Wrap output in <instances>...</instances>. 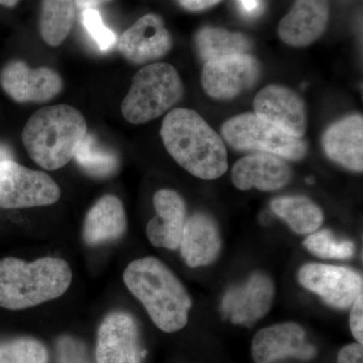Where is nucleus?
<instances>
[{
	"label": "nucleus",
	"mask_w": 363,
	"mask_h": 363,
	"mask_svg": "<svg viewBox=\"0 0 363 363\" xmlns=\"http://www.w3.org/2000/svg\"><path fill=\"white\" fill-rule=\"evenodd\" d=\"M0 85L18 104L48 102L64 88L63 79L49 67L30 68L21 60L9 62L0 72Z\"/></svg>",
	"instance_id": "obj_11"
},
{
	"label": "nucleus",
	"mask_w": 363,
	"mask_h": 363,
	"mask_svg": "<svg viewBox=\"0 0 363 363\" xmlns=\"http://www.w3.org/2000/svg\"><path fill=\"white\" fill-rule=\"evenodd\" d=\"M74 20V0H43L39 21L40 37L51 47H58L70 33Z\"/></svg>",
	"instance_id": "obj_24"
},
{
	"label": "nucleus",
	"mask_w": 363,
	"mask_h": 363,
	"mask_svg": "<svg viewBox=\"0 0 363 363\" xmlns=\"http://www.w3.org/2000/svg\"><path fill=\"white\" fill-rule=\"evenodd\" d=\"M338 363H363L362 344L351 343L339 351Z\"/></svg>",
	"instance_id": "obj_31"
},
{
	"label": "nucleus",
	"mask_w": 363,
	"mask_h": 363,
	"mask_svg": "<svg viewBox=\"0 0 363 363\" xmlns=\"http://www.w3.org/2000/svg\"><path fill=\"white\" fill-rule=\"evenodd\" d=\"M72 279L70 266L59 257L0 259V307L18 311L54 300L68 291Z\"/></svg>",
	"instance_id": "obj_4"
},
{
	"label": "nucleus",
	"mask_w": 363,
	"mask_h": 363,
	"mask_svg": "<svg viewBox=\"0 0 363 363\" xmlns=\"http://www.w3.org/2000/svg\"><path fill=\"white\" fill-rule=\"evenodd\" d=\"M326 156L353 172L363 169V118L352 114L329 126L322 138Z\"/></svg>",
	"instance_id": "obj_19"
},
{
	"label": "nucleus",
	"mask_w": 363,
	"mask_h": 363,
	"mask_svg": "<svg viewBox=\"0 0 363 363\" xmlns=\"http://www.w3.org/2000/svg\"><path fill=\"white\" fill-rule=\"evenodd\" d=\"M253 113L296 138L306 135L307 108L302 97L290 88L269 85L253 100Z\"/></svg>",
	"instance_id": "obj_13"
},
{
	"label": "nucleus",
	"mask_w": 363,
	"mask_h": 363,
	"mask_svg": "<svg viewBox=\"0 0 363 363\" xmlns=\"http://www.w3.org/2000/svg\"><path fill=\"white\" fill-rule=\"evenodd\" d=\"M58 363H92L84 344L71 336H62L57 341Z\"/></svg>",
	"instance_id": "obj_29"
},
{
	"label": "nucleus",
	"mask_w": 363,
	"mask_h": 363,
	"mask_svg": "<svg viewBox=\"0 0 363 363\" xmlns=\"http://www.w3.org/2000/svg\"><path fill=\"white\" fill-rule=\"evenodd\" d=\"M47 348L37 339L23 337L0 344V363H48Z\"/></svg>",
	"instance_id": "obj_27"
},
{
	"label": "nucleus",
	"mask_w": 363,
	"mask_h": 363,
	"mask_svg": "<svg viewBox=\"0 0 363 363\" xmlns=\"http://www.w3.org/2000/svg\"><path fill=\"white\" fill-rule=\"evenodd\" d=\"M252 353L255 363H276L289 357L307 362L316 357L317 350L307 342L302 326L289 322L257 332L253 337Z\"/></svg>",
	"instance_id": "obj_14"
},
{
	"label": "nucleus",
	"mask_w": 363,
	"mask_h": 363,
	"mask_svg": "<svg viewBox=\"0 0 363 363\" xmlns=\"http://www.w3.org/2000/svg\"><path fill=\"white\" fill-rule=\"evenodd\" d=\"M161 136L169 156L191 175L215 180L228 169L223 138L192 109L169 111L162 121Z\"/></svg>",
	"instance_id": "obj_1"
},
{
	"label": "nucleus",
	"mask_w": 363,
	"mask_h": 363,
	"mask_svg": "<svg viewBox=\"0 0 363 363\" xmlns=\"http://www.w3.org/2000/svg\"><path fill=\"white\" fill-rule=\"evenodd\" d=\"M298 279L306 290L336 309H347L363 294L362 274L350 267L313 262L301 267Z\"/></svg>",
	"instance_id": "obj_9"
},
{
	"label": "nucleus",
	"mask_w": 363,
	"mask_h": 363,
	"mask_svg": "<svg viewBox=\"0 0 363 363\" xmlns=\"http://www.w3.org/2000/svg\"><path fill=\"white\" fill-rule=\"evenodd\" d=\"M116 45L124 58L138 65L166 56L171 51L173 40L162 18L150 13L123 32Z\"/></svg>",
	"instance_id": "obj_15"
},
{
	"label": "nucleus",
	"mask_w": 363,
	"mask_h": 363,
	"mask_svg": "<svg viewBox=\"0 0 363 363\" xmlns=\"http://www.w3.org/2000/svg\"><path fill=\"white\" fill-rule=\"evenodd\" d=\"M82 25L100 51L108 52L116 47L118 38L113 30L105 26L101 14L97 9H83Z\"/></svg>",
	"instance_id": "obj_28"
},
{
	"label": "nucleus",
	"mask_w": 363,
	"mask_h": 363,
	"mask_svg": "<svg viewBox=\"0 0 363 363\" xmlns=\"http://www.w3.org/2000/svg\"><path fill=\"white\" fill-rule=\"evenodd\" d=\"M218 226L204 213L187 218L181 240V255L190 267L209 266L221 252Z\"/></svg>",
	"instance_id": "obj_20"
},
{
	"label": "nucleus",
	"mask_w": 363,
	"mask_h": 363,
	"mask_svg": "<svg viewBox=\"0 0 363 363\" xmlns=\"http://www.w3.org/2000/svg\"><path fill=\"white\" fill-rule=\"evenodd\" d=\"M177 1L187 11H201L215 6L221 0H177Z\"/></svg>",
	"instance_id": "obj_32"
},
{
	"label": "nucleus",
	"mask_w": 363,
	"mask_h": 363,
	"mask_svg": "<svg viewBox=\"0 0 363 363\" xmlns=\"http://www.w3.org/2000/svg\"><path fill=\"white\" fill-rule=\"evenodd\" d=\"M272 212L283 219L294 233L311 234L317 231L324 221L321 208L305 196H283L271 203Z\"/></svg>",
	"instance_id": "obj_22"
},
{
	"label": "nucleus",
	"mask_w": 363,
	"mask_h": 363,
	"mask_svg": "<svg viewBox=\"0 0 363 363\" xmlns=\"http://www.w3.org/2000/svg\"><path fill=\"white\" fill-rule=\"evenodd\" d=\"M145 354L135 318L121 311L104 318L97 332V363H142Z\"/></svg>",
	"instance_id": "obj_10"
},
{
	"label": "nucleus",
	"mask_w": 363,
	"mask_h": 363,
	"mask_svg": "<svg viewBox=\"0 0 363 363\" xmlns=\"http://www.w3.org/2000/svg\"><path fill=\"white\" fill-rule=\"evenodd\" d=\"M350 326L353 337L358 343L363 342V294L351 306Z\"/></svg>",
	"instance_id": "obj_30"
},
{
	"label": "nucleus",
	"mask_w": 363,
	"mask_h": 363,
	"mask_svg": "<svg viewBox=\"0 0 363 363\" xmlns=\"http://www.w3.org/2000/svg\"><path fill=\"white\" fill-rule=\"evenodd\" d=\"M195 44L198 55L205 63L233 55L248 54L252 48V40L243 33L219 28H202L196 35Z\"/></svg>",
	"instance_id": "obj_23"
},
{
	"label": "nucleus",
	"mask_w": 363,
	"mask_h": 363,
	"mask_svg": "<svg viewBox=\"0 0 363 363\" xmlns=\"http://www.w3.org/2000/svg\"><path fill=\"white\" fill-rule=\"evenodd\" d=\"M241 11L247 16H255L262 11V0H238Z\"/></svg>",
	"instance_id": "obj_33"
},
{
	"label": "nucleus",
	"mask_w": 363,
	"mask_h": 363,
	"mask_svg": "<svg viewBox=\"0 0 363 363\" xmlns=\"http://www.w3.org/2000/svg\"><path fill=\"white\" fill-rule=\"evenodd\" d=\"M123 281L160 330L175 333L187 325L192 300L161 260L154 257L133 260L123 272Z\"/></svg>",
	"instance_id": "obj_2"
},
{
	"label": "nucleus",
	"mask_w": 363,
	"mask_h": 363,
	"mask_svg": "<svg viewBox=\"0 0 363 363\" xmlns=\"http://www.w3.org/2000/svg\"><path fill=\"white\" fill-rule=\"evenodd\" d=\"M18 2H20V0H0V6L11 9V7L16 6Z\"/></svg>",
	"instance_id": "obj_35"
},
{
	"label": "nucleus",
	"mask_w": 363,
	"mask_h": 363,
	"mask_svg": "<svg viewBox=\"0 0 363 363\" xmlns=\"http://www.w3.org/2000/svg\"><path fill=\"white\" fill-rule=\"evenodd\" d=\"M274 286L269 277L255 272L243 285L233 286L221 302L223 316L231 323L252 326L271 310Z\"/></svg>",
	"instance_id": "obj_12"
},
{
	"label": "nucleus",
	"mask_w": 363,
	"mask_h": 363,
	"mask_svg": "<svg viewBox=\"0 0 363 363\" xmlns=\"http://www.w3.org/2000/svg\"><path fill=\"white\" fill-rule=\"evenodd\" d=\"M304 247L312 255L327 259H348L355 252L352 241L338 240L327 229L309 234L304 241Z\"/></svg>",
	"instance_id": "obj_26"
},
{
	"label": "nucleus",
	"mask_w": 363,
	"mask_h": 363,
	"mask_svg": "<svg viewBox=\"0 0 363 363\" xmlns=\"http://www.w3.org/2000/svg\"><path fill=\"white\" fill-rule=\"evenodd\" d=\"M328 20V0H297L279 23V38L292 47H307L323 35Z\"/></svg>",
	"instance_id": "obj_18"
},
{
	"label": "nucleus",
	"mask_w": 363,
	"mask_h": 363,
	"mask_svg": "<svg viewBox=\"0 0 363 363\" xmlns=\"http://www.w3.org/2000/svg\"><path fill=\"white\" fill-rule=\"evenodd\" d=\"M84 116L70 105L45 106L33 114L21 133L28 156L40 168L65 167L87 135Z\"/></svg>",
	"instance_id": "obj_3"
},
{
	"label": "nucleus",
	"mask_w": 363,
	"mask_h": 363,
	"mask_svg": "<svg viewBox=\"0 0 363 363\" xmlns=\"http://www.w3.org/2000/svg\"><path fill=\"white\" fill-rule=\"evenodd\" d=\"M221 135L236 150L274 155L290 161H300L308 152L304 138H296L255 113L231 117L222 125Z\"/></svg>",
	"instance_id": "obj_6"
},
{
	"label": "nucleus",
	"mask_w": 363,
	"mask_h": 363,
	"mask_svg": "<svg viewBox=\"0 0 363 363\" xmlns=\"http://www.w3.org/2000/svg\"><path fill=\"white\" fill-rule=\"evenodd\" d=\"M109 1H111V0H74V4L80 9H95V7Z\"/></svg>",
	"instance_id": "obj_34"
},
{
	"label": "nucleus",
	"mask_w": 363,
	"mask_h": 363,
	"mask_svg": "<svg viewBox=\"0 0 363 363\" xmlns=\"http://www.w3.org/2000/svg\"><path fill=\"white\" fill-rule=\"evenodd\" d=\"M260 75L262 65L252 55H233L206 62L201 83L210 97L229 100L257 84Z\"/></svg>",
	"instance_id": "obj_8"
},
{
	"label": "nucleus",
	"mask_w": 363,
	"mask_h": 363,
	"mask_svg": "<svg viewBox=\"0 0 363 363\" xmlns=\"http://www.w3.org/2000/svg\"><path fill=\"white\" fill-rule=\"evenodd\" d=\"M292 169L285 160L262 152L248 155L233 167L231 180L241 191H278L292 180Z\"/></svg>",
	"instance_id": "obj_16"
},
{
	"label": "nucleus",
	"mask_w": 363,
	"mask_h": 363,
	"mask_svg": "<svg viewBox=\"0 0 363 363\" xmlns=\"http://www.w3.org/2000/svg\"><path fill=\"white\" fill-rule=\"evenodd\" d=\"M61 190L51 177L13 160L0 162V208L21 209L58 202Z\"/></svg>",
	"instance_id": "obj_7"
},
{
	"label": "nucleus",
	"mask_w": 363,
	"mask_h": 363,
	"mask_svg": "<svg viewBox=\"0 0 363 363\" xmlns=\"http://www.w3.org/2000/svg\"><path fill=\"white\" fill-rule=\"evenodd\" d=\"M128 227L123 202L116 196H102L90 208L83 225V240L89 247L123 238Z\"/></svg>",
	"instance_id": "obj_21"
},
{
	"label": "nucleus",
	"mask_w": 363,
	"mask_h": 363,
	"mask_svg": "<svg viewBox=\"0 0 363 363\" xmlns=\"http://www.w3.org/2000/svg\"><path fill=\"white\" fill-rule=\"evenodd\" d=\"M74 157L86 174L95 178L114 175L119 167L116 152L100 145L94 135L88 133L79 145Z\"/></svg>",
	"instance_id": "obj_25"
},
{
	"label": "nucleus",
	"mask_w": 363,
	"mask_h": 363,
	"mask_svg": "<svg viewBox=\"0 0 363 363\" xmlns=\"http://www.w3.org/2000/svg\"><path fill=\"white\" fill-rule=\"evenodd\" d=\"M156 216L147 225V236L154 247L175 250L180 247L184 227L187 221V207L183 197L171 189L155 193Z\"/></svg>",
	"instance_id": "obj_17"
},
{
	"label": "nucleus",
	"mask_w": 363,
	"mask_h": 363,
	"mask_svg": "<svg viewBox=\"0 0 363 363\" xmlns=\"http://www.w3.org/2000/svg\"><path fill=\"white\" fill-rule=\"evenodd\" d=\"M183 95V82L173 66L150 64L133 76L121 104V113L131 124L147 123L172 109Z\"/></svg>",
	"instance_id": "obj_5"
}]
</instances>
